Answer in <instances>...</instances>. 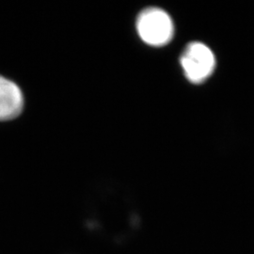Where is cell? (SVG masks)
<instances>
[{"label":"cell","instance_id":"1","mask_svg":"<svg viewBox=\"0 0 254 254\" xmlns=\"http://www.w3.org/2000/svg\"><path fill=\"white\" fill-rule=\"evenodd\" d=\"M136 31L140 39L149 46L168 45L174 34L173 19L160 8H147L137 16Z\"/></svg>","mask_w":254,"mask_h":254},{"label":"cell","instance_id":"2","mask_svg":"<svg viewBox=\"0 0 254 254\" xmlns=\"http://www.w3.org/2000/svg\"><path fill=\"white\" fill-rule=\"evenodd\" d=\"M180 64L187 79L193 84H200L214 72L216 58L208 46L200 42H192L184 49Z\"/></svg>","mask_w":254,"mask_h":254},{"label":"cell","instance_id":"3","mask_svg":"<svg viewBox=\"0 0 254 254\" xmlns=\"http://www.w3.org/2000/svg\"><path fill=\"white\" fill-rule=\"evenodd\" d=\"M24 109V95L21 89L8 78L0 75V121L16 118Z\"/></svg>","mask_w":254,"mask_h":254}]
</instances>
